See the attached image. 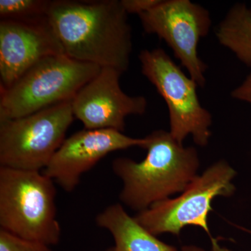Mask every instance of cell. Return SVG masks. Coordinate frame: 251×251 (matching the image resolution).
<instances>
[{
  "label": "cell",
  "instance_id": "6da1fadb",
  "mask_svg": "<svg viewBox=\"0 0 251 251\" xmlns=\"http://www.w3.org/2000/svg\"><path fill=\"white\" fill-rule=\"evenodd\" d=\"M128 15L121 0H54L47 19L68 57L123 74L133 50Z\"/></svg>",
  "mask_w": 251,
  "mask_h": 251
},
{
  "label": "cell",
  "instance_id": "7a4b0ae2",
  "mask_svg": "<svg viewBox=\"0 0 251 251\" xmlns=\"http://www.w3.org/2000/svg\"><path fill=\"white\" fill-rule=\"evenodd\" d=\"M145 138L147 155L143 161L120 157L112 163V171L123 182L120 201L138 212L182 193L201 165L196 149L184 147L170 131L154 130Z\"/></svg>",
  "mask_w": 251,
  "mask_h": 251
},
{
  "label": "cell",
  "instance_id": "3957f363",
  "mask_svg": "<svg viewBox=\"0 0 251 251\" xmlns=\"http://www.w3.org/2000/svg\"><path fill=\"white\" fill-rule=\"evenodd\" d=\"M56 193L54 181L42 171L0 167V229L49 247L58 244Z\"/></svg>",
  "mask_w": 251,
  "mask_h": 251
},
{
  "label": "cell",
  "instance_id": "277c9868",
  "mask_svg": "<svg viewBox=\"0 0 251 251\" xmlns=\"http://www.w3.org/2000/svg\"><path fill=\"white\" fill-rule=\"evenodd\" d=\"M100 69L64 54L43 59L9 88L0 90V121L27 116L73 100Z\"/></svg>",
  "mask_w": 251,
  "mask_h": 251
},
{
  "label": "cell",
  "instance_id": "5b68a950",
  "mask_svg": "<svg viewBox=\"0 0 251 251\" xmlns=\"http://www.w3.org/2000/svg\"><path fill=\"white\" fill-rule=\"evenodd\" d=\"M236 175L235 170L227 161L219 160L197 175L178 197L154 203L134 218L155 236L166 233L178 236L186 226H197L210 237L213 251H229L220 247L217 239L211 235L207 218L214 198L234 194L236 188L232 181Z\"/></svg>",
  "mask_w": 251,
  "mask_h": 251
},
{
  "label": "cell",
  "instance_id": "8992f818",
  "mask_svg": "<svg viewBox=\"0 0 251 251\" xmlns=\"http://www.w3.org/2000/svg\"><path fill=\"white\" fill-rule=\"evenodd\" d=\"M74 118L72 100L0 121V167L44 171L66 140Z\"/></svg>",
  "mask_w": 251,
  "mask_h": 251
},
{
  "label": "cell",
  "instance_id": "52a82bcc",
  "mask_svg": "<svg viewBox=\"0 0 251 251\" xmlns=\"http://www.w3.org/2000/svg\"><path fill=\"white\" fill-rule=\"evenodd\" d=\"M139 60L142 74L167 104L172 136L183 144L191 135L198 146H206L211 136L212 116L201 105L196 82L163 49L143 50Z\"/></svg>",
  "mask_w": 251,
  "mask_h": 251
},
{
  "label": "cell",
  "instance_id": "ba28073f",
  "mask_svg": "<svg viewBox=\"0 0 251 251\" xmlns=\"http://www.w3.org/2000/svg\"><path fill=\"white\" fill-rule=\"evenodd\" d=\"M138 16L145 32L166 41L188 75L204 87L207 65L200 57L198 45L210 31L209 11L190 0H161Z\"/></svg>",
  "mask_w": 251,
  "mask_h": 251
},
{
  "label": "cell",
  "instance_id": "9c48e42d",
  "mask_svg": "<svg viewBox=\"0 0 251 251\" xmlns=\"http://www.w3.org/2000/svg\"><path fill=\"white\" fill-rule=\"evenodd\" d=\"M122 73L101 68L98 75L76 94L72 100L74 117L85 129H114L123 133L130 115H143L148 108L143 96H129L122 90Z\"/></svg>",
  "mask_w": 251,
  "mask_h": 251
},
{
  "label": "cell",
  "instance_id": "30bf717a",
  "mask_svg": "<svg viewBox=\"0 0 251 251\" xmlns=\"http://www.w3.org/2000/svg\"><path fill=\"white\" fill-rule=\"evenodd\" d=\"M145 144V138H132L117 130L85 128L66 138L42 172L64 191L72 192L81 176L109 153L133 147L143 149Z\"/></svg>",
  "mask_w": 251,
  "mask_h": 251
},
{
  "label": "cell",
  "instance_id": "8fae6325",
  "mask_svg": "<svg viewBox=\"0 0 251 251\" xmlns=\"http://www.w3.org/2000/svg\"><path fill=\"white\" fill-rule=\"evenodd\" d=\"M63 54L47 16L35 21L1 20L0 90L9 88L43 59Z\"/></svg>",
  "mask_w": 251,
  "mask_h": 251
},
{
  "label": "cell",
  "instance_id": "7c38bea8",
  "mask_svg": "<svg viewBox=\"0 0 251 251\" xmlns=\"http://www.w3.org/2000/svg\"><path fill=\"white\" fill-rule=\"evenodd\" d=\"M96 223L113 237L115 245L106 251H179L149 232L121 204L105 208L97 216Z\"/></svg>",
  "mask_w": 251,
  "mask_h": 251
},
{
  "label": "cell",
  "instance_id": "4fadbf2b",
  "mask_svg": "<svg viewBox=\"0 0 251 251\" xmlns=\"http://www.w3.org/2000/svg\"><path fill=\"white\" fill-rule=\"evenodd\" d=\"M216 36L221 46L251 68V8L244 3L232 6L218 25Z\"/></svg>",
  "mask_w": 251,
  "mask_h": 251
},
{
  "label": "cell",
  "instance_id": "5bb4252c",
  "mask_svg": "<svg viewBox=\"0 0 251 251\" xmlns=\"http://www.w3.org/2000/svg\"><path fill=\"white\" fill-rule=\"evenodd\" d=\"M50 1L47 0H1V20L35 21L47 16Z\"/></svg>",
  "mask_w": 251,
  "mask_h": 251
},
{
  "label": "cell",
  "instance_id": "9a60e30c",
  "mask_svg": "<svg viewBox=\"0 0 251 251\" xmlns=\"http://www.w3.org/2000/svg\"><path fill=\"white\" fill-rule=\"evenodd\" d=\"M0 251H52L42 243L25 240L0 229Z\"/></svg>",
  "mask_w": 251,
  "mask_h": 251
},
{
  "label": "cell",
  "instance_id": "2e32d148",
  "mask_svg": "<svg viewBox=\"0 0 251 251\" xmlns=\"http://www.w3.org/2000/svg\"><path fill=\"white\" fill-rule=\"evenodd\" d=\"M161 0H121L122 6L128 14L139 15L150 11Z\"/></svg>",
  "mask_w": 251,
  "mask_h": 251
},
{
  "label": "cell",
  "instance_id": "e0dca14e",
  "mask_svg": "<svg viewBox=\"0 0 251 251\" xmlns=\"http://www.w3.org/2000/svg\"><path fill=\"white\" fill-rule=\"evenodd\" d=\"M232 99L247 102L251 105V72L238 87L231 92Z\"/></svg>",
  "mask_w": 251,
  "mask_h": 251
},
{
  "label": "cell",
  "instance_id": "ac0fdd59",
  "mask_svg": "<svg viewBox=\"0 0 251 251\" xmlns=\"http://www.w3.org/2000/svg\"><path fill=\"white\" fill-rule=\"evenodd\" d=\"M181 251H205L202 248L196 247V246L189 245L184 246L181 248Z\"/></svg>",
  "mask_w": 251,
  "mask_h": 251
}]
</instances>
